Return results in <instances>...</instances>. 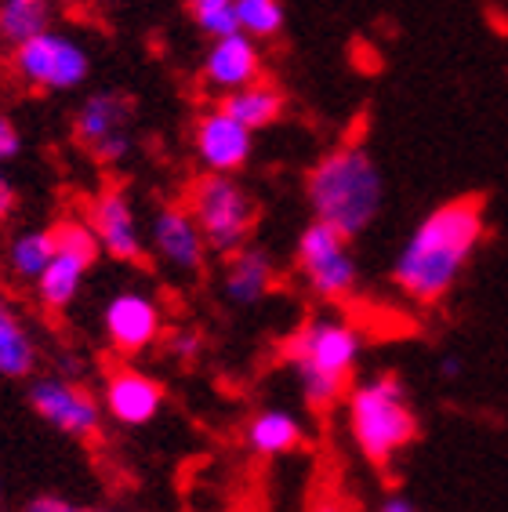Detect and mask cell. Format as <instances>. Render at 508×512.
I'll list each match as a JSON object with an SVG mask.
<instances>
[{
    "label": "cell",
    "mask_w": 508,
    "mask_h": 512,
    "mask_svg": "<svg viewBox=\"0 0 508 512\" xmlns=\"http://www.w3.org/2000/svg\"><path fill=\"white\" fill-rule=\"evenodd\" d=\"M193 153L207 171L236 175L240 168H247L254 153V131L229 117L222 106H211L193 124Z\"/></svg>",
    "instance_id": "4fadbf2b"
},
{
    "label": "cell",
    "mask_w": 508,
    "mask_h": 512,
    "mask_svg": "<svg viewBox=\"0 0 508 512\" xmlns=\"http://www.w3.org/2000/svg\"><path fill=\"white\" fill-rule=\"evenodd\" d=\"M218 106H222L233 120H240L247 131H262V128H273L276 120L284 117L287 99L276 84H269V80H254V84H247V88L222 95Z\"/></svg>",
    "instance_id": "ffe728a7"
},
{
    "label": "cell",
    "mask_w": 508,
    "mask_h": 512,
    "mask_svg": "<svg viewBox=\"0 0 508 512\" xmlns=\"http://www.w3.org/2000/svg\"><path fill=\"white\" fill-rule=\"evenodd\" d=\"M55 258V237L51 229H26L8 244V273L19 284H37V276Z\"/></svg>",
    "instance_id": "44dd1931"
},
{
    "label": "cell",
    "mask_w": 508,
    "mask_h": 512,
    "mask_svg": "<svg viewBox=\"0 0 508 512\" xmlns=\"http://www.w3.org/2000/svg\"><path fill=\"white\" fill-rule=\"evenodd\" d=\"M483 237L487 215L479 197H458L432 207L392 262V284L414 306H436L458 287Z\"/></svg>",
    "instance_id": "6da1fadb"
},
{
    "label": "cell",
    "mask_w": 508,
    "mask_h": 512,
    "mask_svg": "<svg viewBox=\"0 0 508 512\" xmlns=\"http://www.w3.org/2000/svg\"><path fill=\"white\" fill-rule=\"evenodd\" d=\"M236 26L251 40H269L284 30L280 0H236Z\"/></svg>",
    "instance_id": "603a6c76"
},
{
    "label": "cell",
    "mask_w": 508,
    "mask_h": 512,
    "mask_svg": "<svg viewBox=\"0 0 508 512\" xmlns=\"http://www.w3.org/2000/svg\"><path fill=\"white\" fill-rule=\"evenodd\" d=\"M349 433L356 451L371 465L385 469L400 451L414 444L418 436V418H414L411 396L400 375H374L349 389Z\"/></svg>",
    "instance_id": "277c9868"
},
{
    "label": "cell",
    "mask_w": 508,
    "mask_h": 512,
    "mask_svg": "<svg viewBox=\"0 0 508 512\" xmlns=\"http://www.w3.org/2000/svg\"><path fill=\"white\" fill-rule=\"evenodd\" d=\"M461 367H465V364H461V356H443V360H440V378H447V382H450V378H458Z\"/></svg>",
    "instance_id": "4dcf8cb0"
},
{
    "label": "cell",
    "mask_w": 508,
    "mask_h": 512,
    "mask_svg": "<svg viewBox=\"0 0 508 512\" xmlns=\"http://www.w3.org/2000/svg\"><path fill=\"white\" fill-rule=\"evenodd\" d=\"M40 349L33 331L26 327L22 313L8 302V295H0V378L22 382L37 371Z\"/></svg>",
    "instance_id": "ac0fdd59"
},
{
    "label": "cell",
    "mask_w": 508,
    "mask_h": 512,
    "mask_svg": "<svg viewBox=\"0 0 508 512\" xmlns=\"http://www.w3.org/2000/svg\"><path fill=\"white\" fill-rule=\"evenodd\" d=\"M254 80H262V51L258 40L247 33H229V37L211 40V48L204 55V84L218 95L240 91Z\"/></svg>",
    "instance_id": "2e32d148"
},
{
    "label": "cell",
    "mask_w": 508,
    "mask_h": 512,
    "mask_svg": "<svg viewBox=\"0 0 508 512\" xmlns=\"http://www.w3.org/2000/svg\"><path fill=\"white\" fill-rule=\"evenodd\" d=\"M51 30L48 0H0V40L19 48L37 33Z\"/></svg>",
    "instance_id": "7402d4cb"
},
{
    "label": "cell",
    "mask_w": 508,
    "mask_h": 512,
    "mask_svg": "<svg viewBox=\"0 0 508 512\" xmlns=\"http://www.w3.org/2000/svg\"><path fill=\"white\" fill-rule=\"evenodd\" d=\"M294 269L305 291L320 302H345L360 287V262L352 255V240L316 218L294 244Z\"/></svg>",
    "instance_id": "8992f818"
},
{
    "label": "cell",
    "mask_w": 508,
    "mask_h": 512,
    "mask_svg": "<svg viewBox=\"0 0 508 512\" xmlns=\"http://www.w3.org/2000/svg\"><path fill=\"white\" fill-rule=\"evenodd\" d=\"M146 244L153 247L160 266L178 276H196L211 255L186 204H160L149 218Z\"/></svg>",
    "instance_id": "7c38bea8"
},
{
    "label": "cell",
    "mask_w": 508,
    "mask_h": 512,
    "mask_svg": "<svg viewBox=\"0 0 508 512\" xmlns=\"http://www.w3.org/2000/svg\"><path fill=\"white\" fill-rule=\"evenodd\" d=\"M102 411L113 418L117 425L127 429H138V425H149L164 407V385L153 375L138 371V367H113L102 382Z\"/></svg>",
    "instance_id": "5bb4252c"
},
{
    "label": "cell",
    "mask_w": 508,
    "mask_h": 512,
    "mask_svg": "<svg viewBox=\"0 0 508 512\" xmlns=\"http://www.w3.org/2000/svg\"><path fill=\"white\" fill-rule=\"evenodd\" d=\"M22 512H109L102 505H80V502H69L62 494H37L30 502L22 505Z\"/></svg>",
    "instance_id": "d4e9b609"
},
{
    "label": "cell",
    "mask_w": 508,
    "mask_h": 512,
    "mask_svg": "<svg viewBox=\"0 0 508 512\" xmlns=\"http://www.w3.org/2000/svg\"><path fill=\"white\" fill-rule=\"evenodd\" d=\"M11 73L33 91H77L91 77V55L77 37L44 30L11 48Z\"/></svg>",
    "instance_id": "52a82bcc"
},
{
    "label": "cell",
    "mask_w": 508,
    "mask_h": 512,
    "mask_svg": "<svg viewBox=\"0 0 508 512\" xmlns=\"http://www.w3.org/2000/svg\"><path fill=\"white\" fill-rule=\"evenodd\" d=\"M305 512H352V509H349V502H345V494L338 491V487H316Z\"/></svg>",
    "instance_id": "83f0119b"
},
{
    "label": "cell",
    "mask_w": 508,
    "mask_h": 512,
    "mask_svg": "<svg viewBox=\"0 0 508 512\" xmlns=\"http://www.w3.org/2000/svg\"><path fill=\"white\" fill-rule=\"evenodd\" d=\"M30 407L40 422H48L55 433L69 440H95L102 429V404L95 396L62 375H40L30 382Z\"/></svg>",
    "instance_id": "9c48e42d"
},
{
    "label": "cell",
    "mask_w": 508,
    "mask_h": 512,
    "mask_svg": "<svg viewBox=\"0 0 508 512\" xmlns=\"http://www.w3.org/2000/svg\"><path fill=\"white\" fill-rule=\"evenodd\" d=\"M88 226L95 229L98 247L124 266H135L146 258V229L138 222L135 204L124 189L106 186L88 204Z\"/></svg>",
    "instance_id": "8fae6325"
},
{
    "label": "cell",
    "mask_w": 508,
    "mask_h": 512,
    "mask_svg": "<svg viewBox=\"0 0 508 512\" xmlns=\"http://www.w3.org/2000/svg\"><path fill=\"white\" fill-rule=\"evenodd\" d=\"M200 349H204V338L196 335V331H175V335L167 338V353L182 360V364H193Z\"/></svg>",
    "instance_id": "484cf974"
},
{
    "label": "cell",
    "mask_w": 508,
    "mask_h": 512,
    "mask_svg": "<svg viewBox=\"0 0 508 512\" xmlns=\"http://www.w3.org/2000/svg\"><path fill=\"white\" fill-rule=\"evenodd\" d=\"M276 258L258 244H244L240 251L225 255L222 266V298L236 309H251L276 291Z\"/></svg>",
    "instance_id": "9a60e30c"
},
{
    "label": "cell",
    "mask_w": 508,
    "mask_h": 512,
    "mask_svg": "<svg viewBox=\"0 0 508 512\" xmlns=\"http://www.w3.org/2000/svg\"><path fill=\"white\" fill-rule=\"evenodd\" d=\"M19 207V189H15V182H11L4 171H0V222L11 215Z\"/></svg>",
    "instance_id": "f1b7e54d"
},
{
    "label": "cell",
    "mask_w": 508,
    "mask_h": 512,
    "mask_svg": "<svg viewBox=\"0 0 508 512\" xmlns=\"http://www.w3.org/2000/svg\"><path fill=\"white\" fill-rule=\"evenodd\" d=\"M244 444L247 451L276 458V454H291L305 444V425L302 418L287 407H262L254 411L244 425Z\"/></svg>",
    "instance_id": "e0dca14e"
},
{
    "label": "cell",
    "mask_w": 508,
    "mask_h": 512,
    "mask_svg": "<svg viewBox=\"0 0 508 512\" xmlns=\"http://www.w3.org/2000/svg\"><path fill=\"white\" fill-rule=\"evenodd\" d=\"M135 102L124 91H91L73 117V135L98 164L117 168L135 149Z\"/></svg>",
    "instance_id": "ba28073f"
},
{
    "label": "cell",
    "mask_w": 508,
    "mask_h": 512,
    "mask_svg": "<svg viewBox=\"0 0 508 512\" xmlns=\"http://www.w3.org/2000/svg\"><path fill=\"white\" fill-rule=\"evenodd\" d=\"M22 153V131L15 128V120L0 113V168Z\"/></svg>",
    "instance_id": "4316f807"
},
{
    "label": "cell",
    "mask_w": 508,
    "mask_h": 512,
    "mask_svg": "<svg viewBox=\"0 0 508 512\" xmlns=\"http://www.w3.org/2000/svg\"><path fill=\"white\" fill-rule=\"evenodd\" d=\"M360 353L363 335L338 316L305 320L284 342V360L291 367L294 385L313 411H331L349 393V378L360 364Z\"/></svg>",
    "instance_id": "3957f363"
},
{
    "label": "cell",
    "mask_w": 508,
    "mask_h": 512,
    "mask_svg": "<svg viewBox=\"0 0 508 512\" xmlns=\"http://www.w3.org/2000/svg\"><path fill=\"white\" fill-rule=\"evenodd\" d=\"M186 207L211 255L225 258L251 244V233L258 226V200L236 182V175H215V171L196 175L186 189Z\"/></svg>",
    "instance_id": "5b68a950"
},
{
    "label": "cell",
    "mask_w": 508,
    "mask_h": 512,
    "mask_svg": "<svg viewBox=\"0 0 508 512\" xmlns=\"http://www.w3.org/2000/svg\"><path fill=\"white\" fill-rule=\"evenodd\" d=\"M189 15H193L196 30L207 33L211 40L236 33V0H189Z\"/></svg>",
    "instance_id": "cb8c5ba5"
},
{
    "label": "cell",
    "mask_w": 508,
    "mask_h": 512,
    "mask_svg": "<svg viewBox=\"0 0 508 512\" xmlns=\"http://www.w3.org/2000/svg\"><path fill=\"white\" fill-rule=\"evenodd\" d=\"M102 335L120 356L146 353L164 335V309L146 291H117L102 306Z\"/></svg>",
    "instance_id": "30bf717a"
},
{
    "label": "cell",
    "mask_w": 508,
    "mask_h": 512,
    "mask_svg": "<svg viewBox=\"0 0 508 512\" xmlns=\"http://www.w3.org/2000/svg\"><path fill=\"white\" fill-rule=\"evenodd\" d=\"M305 200L316 222H327L342 237L356 240L381 215L385 178L371 149L349 138L327 149L305 175Z\"/></svg>",
    "instance_id": "7a4b0ae2"
},
{
    "label": "cell",
    "mask_w": 508,
    "mask_h": 512,
    "mask_svg": "<svg viewBox=\"0 0 508 512\" xmlns=\"http://www.w3.org/2000/svg\"><path fill=\"white\" fill-rule=\"evenodd\" d=\"M95 266L91 258L84 255H73V251H59L55 247V258L48 262V269L37 276V302L48 313H62V309H69L73 302H77L80 287H84V276H88V269Z\"/></svg>",
    "instance_id": "d6986e66"
},
{
    "label": "cell",
    "mask_w": 508,
    "mask_h": 512,
    "mask_svg": "<svg viewBox=\"0 0 508 512\" xmlns=\"http://www.w3.org/2000/svg\"><path fill=\"white\" fill-rule=\"evenodd\" d=\"M378 512H418V505H414L411 498H407V494L392 491V494H385V498H381Z\"/></svg>",
    "instance_id": "f546056e"
}]
</instances>
